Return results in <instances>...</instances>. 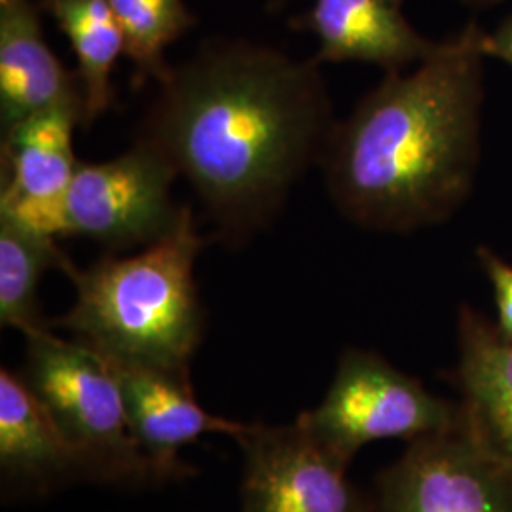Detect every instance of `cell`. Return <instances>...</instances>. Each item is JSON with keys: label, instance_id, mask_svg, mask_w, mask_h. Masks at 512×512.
I'll use <instances>...</instances> for the list:
<instances>
[{"label": "cell", "instance_id": "6da1fadb", "mask_svg": "<svg viewBox=\"0 0 512 512\" xmlns=\"http://www.w3.org/2000/svg\"><path fill=\"white\" fill-rule=\"evenodd\" d=\"M158 88L137 137L188 181L230 245L279 215L334 128L319 63L247 40L203 42Z\"/></svg>", "mask_w": 512, "mask_h": 512}, {"label": "cell", "instance_id": "7a4b0ae2", "mask_svg": "<svg viewBox=\"0 0 512 512\" xmlns=\"http://www.w3.org/2000/svg\"><path fill=\"white\" fill-rule=\"evenodd\" d=\"M484 31L469 23L410 74L387 73L321 156L336 207L370 230L446 219L471 190L478 156Z\"/></svg>", "mask_w": 512, "mask_h": 512}, {"label": "cell", "instance_id": "3957f363", "mask_svg": "<svg viewBox=\"0 0 512 512\" xmlns=\"http://www.w3.org/2000/svg\"><path fill=\"white\" fill-rule=\"evenodd\" d=\"M205 245L186 205L177 226L143 251L107 253L84 270L74 266L73 308L50 325L71 330L76 342L109 363L190 378L205 330L194 277Z\"/></svg>", "mask_w": 512, "mask_h": 512}, {"label": "cell", "instance_id": "277c9868", "mask_svg": "<svg viewBox=\"0 0 512 512\" xmlns=\"http://www.w3.org/2000/svg\"><path fill=\"white\" fill-rule=\"evenodd\" d=\"M25 342L19 374L80 461L84 478L110 484L158 482L131 433L124 395L109 363L52 329L27 336Z\"/></svg>", "mask_w": 512, "mask_h": 512}, {"label": "cell", "instance_id": "5b68a950", "mask_svg": "<svg viewBox=\"0 0 512 512\" xmlns=\"http://www.w3.org/2000/svg\"><path fill=\"white\" fill-rule=\"evenodd\" d=\"M459 410L366 351H348L321 404L294 421L323 452L348 467L368 444L420 439L454 427Z\"/></svg>", "mask_w": 512, "mask_h": 512}, {"label": "cell", "instance_id": "8992f818", "mask_svg": "<svg viewBox=\"0 0 512 512\" xmlns=\"http://www.w3.org/2000/svg\"><path fill=\"white\" fill-rule=\"evenodd\" d=\"M179 173L145 139L105 162H80L65 198L67 236L93 239L109 253L147 247L169 234L184 213L171 186Z\"/></svg>", "mask_w": 512, "mask_h": 512}, {"label": "cell", "instance_id": "52a82bcc", "mask_svg": "<svg viewBox=\"0 0 512 512\" xmlns=\"http://www.w3.org/2000/svg\"><path fill=\"white\" fill-rule=\"evenodd\" d=\"M380 512H512V467L461 423L414 440L380 482Z\"/></svg>", "mask_w": 512, "mask_h": 512}, {"label": "cell", "instance_id": "ba28073f", "mask_svg": "<svg viewBox=\"0 0 512 512\" xmlns=\"http://www.w3.org/2000/svg\"><path fill=\"white\" fill-rule=\"evenodd\" d=\"M84 126L82 93L2 131L0 215L48 238H65V198L80 160L74 129Z\"/></svg>", "mask_w": 512, "mask_h": 512}, {"label": "cell", "instance_id": "9c48e42d", "mask_svg": "<svg viewBox=\"0 0 512 512\" xmlns=\"http://www.w3.org/2000/svg\"><path fill=\"white\" fill-rule=\"evenodd\" d=\"M236 442L245 456L241 512H370L346 478V465L293 423H247Z\"/></svg>", "mask_w": 512, "mask_h": 512}, {"label": "cell", "instance_id": "30bf717a", "mask_svg": "<svg viewBox=\"0 0 512 512\" xmlns=\"http://www.w3.org/2000/svg\"><path fill=\"white\" fill-rule=\"evenodd\" d=\"M109 363V361H107ZM124 395L129 427L156 480L190 475L179 454L207 433L236 439L247 423L226 420L203 410L190 378L145 366L109 363Z\"/></svg>", "mask_w": 512, "mask_h": 512}, {"label": "cell", "instance_id": "8fae6325", "mask_svg": "<svg viewBox=\"0 0 512 512\" xmlns=\"http://www.w3.org/2000/svg\"><path fill=\"white\" fill-rule=\"evenodd\" d=\"M404 0H313L310 10L291 19L296 31H310L319 40L315 63L361 61L387 73L421 63L437 48L410 25Z\"/></svg>", "mask_w": 512, "mask_h": 512}, {"label": "cell", "instance_id": "7c38bea8", "mask_svg": "<svg viewBox=\"0 0 512 512\" xmlns=\"http://www.w3.org/2000/svg\"><path fill=\"white\" fill-rule=\"evenodd\" d=\"M38 4L0 0V128L82 93L76 71H67L50 50Z\"/></svg>", "mask_w": 512, "mask_h": 512}, {"label": "cell", "instance_id": "4fadbf2b", "mask_svg": "<svg viewBox=\"0 0 512 512\" xmlns=\"http://www.w3.org/2000/svg\"><path fill=\"white\" fill-rule=\"evenodd\" d=\"M459 340V423L512 467V340L473 310L461 311Z\"/></svg>", "mask_w": 512, "mask_h": 512}, {"label": "cell", "instance_id": "5bb4252c", "mask_svg": "<svg viewBox=\"0 0 512 512\" xmlns=\"http://www.w3.org/2000/svg\"><path fill=\"white\" fill-rule=\"evenodd\" d=\"M0 471L6 484L48 492L84 478L80 461L21 374L0 370Z\"/></svg>", "mask_w": 512, "mask_h": 512}, {"label": "cell", "instance_id": "9a60e30c", "mask_svg": "<svg viewBox=\"0 0 512 512\" xmlns=\"http://www.w3.org/2000/svg\"><path fill=\"white\" fill-rule=\"evenodd\" d=\"M67 37L84 97V128L110 109L114 101L112 71L124 55V33L109 0H40Z\"/></svg>", "mask_w": 512, "mask_h": 512}, {"label": "cell", "instance_id": "2e32d148", "mask_svg": "<svg viewBox=\"0 0 512 512\" xmlns=\"http://www.w3.org/2000/svg\"><path fill=\"white\" fill-rule=\"evenodd\" d=\"M57 268L67 275L73 260L61 251L57 239L40 236L0 215V323L27 338L52 329L38 306L42 275Z\"/></svg>", "mask_w": 512, "mask_h": 512}, {"label": "cell", "instance_id": "e0dca14e", "mask_svg": "<svg viewBox=\"0 0 512 512\" xmlns=\"http://www.w3.org/2000/svg\"><path fill=\"white\" fill-rule=\"evenodd\" d=\"M124 33V55L135 67V86L162 84L171 73L165 50L196 25L184 0H109Z\"/></svg>", "mask_w": 512, "mask_h": 512}, {"label": "cell", "instance_id": "ac0fdd59", "mask_svg": "<svg viewBox=\"0 0 512 512\" xmlns=\"http://www.w3.org/2000/svg\"><path fill=\"white\" fill-rule=\"evenodd\" d=\"M478 258L482 260V266L494 285L499 330L512 340V266L488 249H478Z\"/></svg>", "mask_w": 512, "mask_h": 512}, {"label": "cell", "instance_id": "d6986e66", "mask_svg": "<svg viewBox=\"0 0 512 512\" xmlns=\"http://www.w3.org/2000/svg\"><path fill=\"white\" fill-rule=\"evenodd\" d=\"M484 54L499 57L512 65V16L505 19L492 35H484Z\"/></svg>", "mask_w": 512, "mask_h": 512}, {"label": "cell", "instance_id": "ffe728a7", "mask_svg": "<svg viewBox=\"0 0 512 512\" xmlns=\"http://www.w3.org/2000/svg\"><path fill=\"white\" fill-rule=\"evenodd\" d=\"M463 2H469V4H475V6H480V8H486V6L495 4V2H499V0H463Z\"/></svg>", "mask_w": 512, "mask_h": 512}, {"label": "cell", "instance_id": "44dd1931", "mask_svg": "<svg viewBox=\"0 0 512 512\" xmlns=\"http://www.w3.org/2000/svg\"><path fill=\"white\" fill-rule=\"evenodd\" d=\"M283 2H285V0H270V6H272V8H281Z\"/></svg>", "mask_w": 512, "mask_h": 512}]
</instances>
